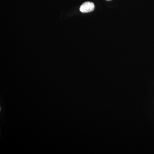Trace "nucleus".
I'll list each match as a JSON object with an SVG mask.
<instances>
[{
	"instance_id": "obj_1",
	"label": "nucleus",
	"mask_w": 154,
	"mask_h": 154,
	"mask_svg": "<svg viewBox=\"0 0 154 154\" xmlns=\"http://www.w3.org/2000/svg\"><path fill=\"white\" fill-rule=\"evenodd\" d=\"M95 9V5L94 3L90 2H85L81 6L80 11L83 13H90Z\"/></svg>"
},
{
	"instance_id": "obj_2",
	"label": "nucleus",
	"mask_w": 154,
	"mask_h": 154,
	"mask_svg": "<svg viewBox=\"0 0 154 154\" xmlns=\"http://www.w3.org/2000/svg\"><path fill=\"white\" fill-rule=\"evenodd\" d=\"M107 1H110V0H107Z\"/></svg>"
}]
</instances>
